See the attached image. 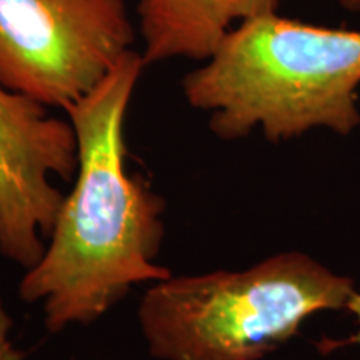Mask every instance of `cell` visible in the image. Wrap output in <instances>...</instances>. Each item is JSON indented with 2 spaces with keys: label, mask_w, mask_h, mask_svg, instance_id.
<instances>
[{
  "label": "cell",
  "mask_w": 360,
  "mask_h": 360,
  "mask_svg": "<svg viewBox=\"0 0 360 360\" xmlns=\"http://www.w3.org/2000/svg\"><path fill=\"white\" fill-rule=\"evenodd\" d=\"M143 67L124 53L92 92L65 109L79 146L75 186L62 202L42 259L25 270L19 297L40 304L49 332L90 326L135 285L172 274L157 264L165 200L125 167L124 125Z\"/></svg>",
  "instance_id": "6da1fadb"
},
{
  "label": "cell",
  "mask_w": 360,
  "mask_h": 360,
  "mask_svg": "<svg viewBox=\"0 0 360 360\" xmlns=\"http://www.w3.org/2000/svg\"><path fill=\"white\" fill-rule=\"evenodd\" d=\"M360 30L328 29L277 12L240 22L214 56L182 79L192 109L222 141L260 130L270 142L312 129L360 125Z\"/></svg>",
  "instance_id": "7a4b0ae2"
},
{
  "label": "cell",
  "mask_w": 360,
  "mask_h": 360,
  "mask_svg": "<svg viewBox=\"0 0 360 360\" xmlns=\"http://www.w3.org/2000/svg\"><path fill=\"white\" fill-rule=\"evenodd\" d=\"M354 285L300 252L245 270L170 276L137 309L159 360H260L299 334L314 314L347 307Z\"/></svg>",
  "instance_id": "3957f363"
},
{
  "label": "cell",
  "mask_w": 360,
  "mask_h": 360,
  "mask_svg": "<svg viewBox=\"0 0 360 360\" xmlns=\"http://www.w3.org/2000/svg\"><path fill=\"white\" fill-rule=\"evenodd\" d=\"M134 42L124 0H0V85L65 110Z\"/></svg>",
  "instance_id": "277c9868"
},
{
  "label": "cell",
  "mask_w": 360,
  "mask_h": 360,
  "mask_svg": "<svg viewBox=\"0 0 360 360\" xmlns=\"http://www.w3.org/2000/svg\"><path fill=\"white\" fill-rule=\"evenodd\" d=\"M0 85V255L29 270L42 259L65 193L51 182H70L79 146L69 119Z\"/></svg>",
  "instance_id": "5b68a950"
},
{
  "label": "cell",
  "mask_w": 360,
  "mask_h": 360,
  "mask_svg": "<svg viewBox=\"0 0 360 360\" xmlns=\"http://www.w3.org/2000/svg\"><path fill=\"white\" fill-rule=\"evenodd\" d=\"M282 0H139L146 65L172 58L205 62L236 22L277 12Z\"/></svg>",
  "instance_id": "8992f818"
},
{
  "label": "cell",
  "mask_w": 360,
  "mask_h": 360,
  "mask_svg": "<svg viewBox=\"0 0 360 360\" xmlns=\"http://www.w3.org/2000/svg\"><path fill=\"white\" fill-rule=\"evenodd\" d=\"M13 321L0 299V360H24V352L12 340Z\"/></svg>",
  "instance_id": "52a82bcc"
},
{
  "label": "cell",
  "mask_w": 360,
  "mask_h": 360,
  "mask_svg": "<svg viewBox=\"0 0 360 360\" xmlns=\"http://www.w3.org/2000/svg\"><path fill=\"white\" fill-rule=\"evenodd\" d=\"M350 314L354 315L355 319H357V323H359V330L357 334H354L350 339L347 340H337V342H328V349H337V347H342V345H359L360 347V294L357 292H352V295L349 297V302H347V307Z\"/></svg>",
  "instance_id": "ba28073f"
},
{
  "label": "cell",
  "mask_w": 360,
  "mask_h": 360,
  "mask_svg": "<svg viewBox=\"0 0 360 360\" xmlns=\"http://www.w3.org/2000/svg\"><path fill=\"white\" fill-rule=\"evenodd\" d=\"M339 4L350 12H360V0H339Z\"/></svg>",
  "instance_id": "9c48e42d"
}]
</instances>
